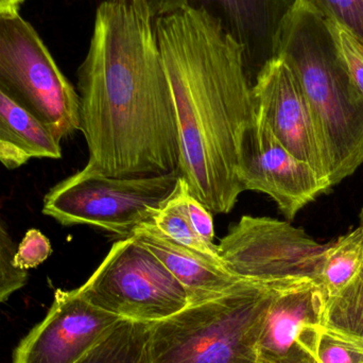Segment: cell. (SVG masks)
I'll return each instance as SVG.
<instances>
[{
    "mask_svg": "<svg viewBox=\"0 0 363 363\" xmlns=\"http://www.w3.org/2000/svg\"><path fill=\"white\" fill-rule=\"evenodd\" d=\"M83 169L113 178L180 174L178 123L147 0H106L79 69Z\"/></svg>",
    "mask_w": 363,
    "mask_h": 363,
    "instance_id": "obj_1",
    "label": "cell"
},
{
    "mask_svg": "<svg viewBox=\"0 0 363 363\" xmlns=\"http://www.w3.org/2000/svg\"><path fill=\"white\" fill-rule=\"evenodd\" d=\"M180 144V176L211 213H228L242 194L241 151L255 123L242 49L216 19L180 9L155 19Z\"/></svg>",
    "mask_w": 363,
    "mask_h": 363,
    "instance_id": "obj_2",
    "label": "cell"
},
{
    "mask_svg": "<svg viewBox=\"0 0 363 363\" xmlns=\"http://www.w3.org/2000/svg\"><path fill=\"white\" fill-rule=\"evenodd\" d=\"M279 57L300 83L328 163L332 186L363 164V94L350 76L323 17L296 4Z\"/></svg>",
    "mask_w": 363,
    "mask_h": 363,
    "instance_id": "obj_3",
    "label": "cell"
},
{
    "mask_svg": "<svg viewBox=\"0 0 363 363\" xmlns=\"http://www.w3.org/2000/svg\"><path fill=\"white\" fill-rule=\"evenodd\" d=\"M279 284L245 281L149 324L150 363H258V338Z\"/></svg>",
    "mask_w": 363,
    "mask_h": 363,
    "instance_id": "obj_4",
    "label": "cell"
},
{
    "mask_svg": "<svg viewBox=\"0 0 363 363\" xmlns=\"http://www.w3.org/2000/svg\"><path fill=\"white\" fill-rule=\"evenodd\" d=\"M0 93L33 115L60 142L80 130V97L18 13L0 15Z\"/></svg>",
    "mask_w": 363,
    "mask_h": 363,
    "instance_id": "obj_5",
    "label": "cell"
},
{
    "mask_svg": "<svg viewBox=\"0 0 363 363\" xmlns=\"http://www.w3.org/2000/svg\"><path fill=\"white\" fill-rule=\"evenodd\" d=\"M180 174L113 178L84 169L51 188L43 213L62 225L95 226L123 238L151 224L174 191Z\"/></svg>",
    "mask_w": 363,
    "mask_h": 363,
    "instance_id": "obj_6",
    "label": "cell"
},
{
    "mask_svg": "<svg viewBox=\"0 0 363 363\" xmlns=\"http://www.w3.org/2000/svg\"><path fill=\"white\" fill-rule=\"evenodd\" d=\"M78 290L102 311L138 323L163 321L189 305L180 281L134 236L114 243Z\"/></svg>",
    "mask_w": 363,
    "mask_h": 363,
    "instance_id": "obj_7",
    "label": "cell"
},
{
    "mask_svg": "<svg viewBox=\"0 0 363 363\" xmlns=\"http://www.w3.org/2000/svg\"><path fill=\"white\" fill-rule=\"evenodd\" d=\"M326 245L287 221L243 216L218 245L225 268L255 283L319 279Z\"/></svg>",
    "mask_w": 363,
    "mask_h": 363,
    "instance_id": "obj_8",
    "label": "cell"
},
{
    "mask_svg": "<svg viewBox=\"0 0 363 363\" xmlns=\"http://www.w3.org/2000/svg\"><path fill=\"white\" fill-rule=\"evenodd\" d=\"M121 320L78 289H57L45 319L15 350L13 363H77Z\"/></svg>",
    "mask_w": 363,
    "mask_h": 363,
    "instance_id": "obj_9",
    "label": "cell"
},
{
    "mask_svg": "<svg viewBox=\"0 0 363 363\" xmlns=\"http://www.w3.org/2000/svg\"><path fill=\"white\" fill-rule=\"evenodd\" d=\"M326 301L313 279L279 283L262 322L258 362H315Z\"/></svg>",
    "mask_w": 363,
    "mask_h": 363,
    "instance_id": "obj_10",
    "label": "cell"
},
{
    "mask_svg": "<svg viewBox=\"0 0 363 363\" xmlns=\"http://www.w3.org/2000/svg\"><path fill=\"white\" fill-rule=\"evenodd\" d=\"M252 89L256 113L294 157L313 168L328 191L333 186L328 163L311 108L294 72L279 57L258 74Z\"/></svg>",
    "mask_w": 363,
    "mask_h": 363,
    "instance_id": "obj_11",
    "label": "cell"
},
{
    "mask_svg": "<svg viewBox=\"0 0 363 363\" xmlns=\"http://www.w3.org/2000/svg\"><path fill=\"white\" fill-rule=\"evenodd\" d=\"M240 182L245 191L268 194L288 220L328 191L313 168L294 157L257 113L241 151Z\"/></svg>",
    "mask_w": 363,
    "mask_h": 363,
    "instance_id": "obj_12",
    "label": "cell"
},
{
    "mask_svg": "<svg viewBox=\"0 0 363 363\" xmlns=\"http://www.w3.org/2000/svg\"><path fill=\"white\" fill-rule=\"evenodd\" d=\"M298 0H186L185 8L202 11L242 49L253 85L267 65L279 57L281 36Z\"/></svg>",
    "mask_w": 363,
    "mask_h": 363,
    "instance_id": "obj_13",
    "label": "cell"
},
{
    "mask_svg": "<svg viewBox=\"0 0 363 363\" xmlns=\"http://www.w3.org/2000/svg\"><path fill=\"white\" fill-rule=\"evenodd\" d=\"M133 236L148 247L180 281L189 305L220 298L245 281L228 271L222 262L168 238L152 224L136 228Z\"/></svg>",
    "mask_w": 363,
    "mask_h": 363,
    "instance_id": "obj_14",
    "label": "cell"
},
{
    "mask_svg": "<svg viewBox=\"0 0 363 363\" xmlns=\"http://www.w3.org/2000/svg\"><path fill=\"white\" fill-rule=\"evenodd\" d=\"M61 157V142L33 115L0 93V163L16 169L32 159Z\"/></svg>",
    "mask_w": 363,
    "mask_h": 363,
    "instance_id": "obj_15",
    "label": "cell"
},
{
    "mask_svg": "<svg viewBox=\"0 0 363 363\" xmlns=\"http://www.w3.org/2000/svg\"><path fill=\"white\" fill-rule=\"evenodd\" d=\"M363 262V213L359 225L328 243L318 284L328 298L337 296L355 277Z\"/></svg>",
    "mask_w": 363,
    "mask_h": 363,
    "instance_id": "obj_16",
    "label": "cell"
},
{
    "mask_svg": "<svg viewBox=\"0 0 363 363\" xmlns=\"http://www.w3.org/2000/svg\"><path fill=\"white\" fill-rule=\"evenodd\" d=\"M149 324L121 320L77 363H150Z\"/></svg>",
    "mask_w": 363,
    "mask_h": 363,
    "instance_id": "obj_17",
    "label": "cell"
},
{
    "mask_svg": "<svg viewBox=\"0 0 363 363\" xmlns=\"http://www.w3.org/2000/svg\"><path fill=\"white\" fill-rule=\"evenodd\" d=\"M323 328L363 341V262L353 279L326 301Z\"/></svg>",
    "mask_w": 363,
    "mask_h": 363,
    "instance_id": "obj_18",
    "label": "cell"
},
{
    "mask_svg": "<svg viewBox=\"0 0 363 363\" xmlns=\"http://www.w3.org/2000/svg\"><path fill=\"white\" fill-rule=\"evenodd\" d=\"M151 224L179 245L222 262L218 245L207 242L201 238L188 221L182 206L180 194L176 187L163 206L157 211Z\"/></svg>",
    "mask_w": 363,
    "mask_h": 363,
    "instance_id": "obj_19",
    "label": "cell"
},
{
    "mask_svg": "<svg viewBox=\"0 0 363 363\" xmlns=\"http://www.w3.org/2000/svg\"><path fill=\"white\" fill-rule=\"evenodd\" d=\"M298 4L336 21L363 43V0H298Z\"/></svg>",
    "mask_w": 363,
    "mask_h": 363,
    "instance_id": "obj_20",
    "label": "cell"
},
{
    "mask_svg": "<svg viewBox=\"0 0 363 363\" xmlns=\"http://www.w3.org/2000/svg\"><path fill=\"white\" fill-rule=\"evenodd\" d=\"M317 359L320 363H363V341L322 326Z\"/></svg>",
    "mask_w": 363,
    "mask_h": 363,
    "instance_id": "obj_21",
    "label": "cell"
},
{
    "mask_svg": "<svg viewBox=\"0 0 363 363\" xmlns=\"http://www.w3.org/2000/svg\"><path fill=\"white\" fill-rule=\"evenodd\" d=\"M325 21L350 76L363 94V43L336 21Z\"/></svg>",
    "mask_w": 363,
    "mask_h": 363,
    "instance_id": "obj_22",
    "label": "cell"
},
{
    "mask_svg": "<svg viewBox=\"0 0 363 363\" xmlns=\"http://www.w3.org/2000/svg\"><path fill=\"white\" fill-rule=\"evenodd\" d=\"M15 252L16 247L0 221V303L8 300L27 283V271L15 267Z\"/></svg>",
    "mask_w": 363,
    "mask_h": 363,
    "instance_id": "obj_23",
    "label": "cell"
},
{
    "mask_svg": "<svg viewBox=\"0 0 363 363\" xmlns=\"http://www.w3.org/2000/svg\"><path fill=\"white\" fill-rule=\"evenodd\" d=\"M176 188L180 194L184 213L196 234L207 242L213 243L215 228H213L211 211L198 199L192 196L189 186L183 177H179Z\"/></svg>",
    "mask_w": 363,
    "mask_h": 363,
    "instance_id": "obj_24",
    "label": "cell"
},
{
    "mask_svg": "<svg viewBox=\"0 0 363 363\" xmlns=\"http://www.w3.org/2000/svg\"><path fill=\"white\" fill-rule=\"evenodd\" d=\"M52 253L50 240L36 228L26 233L23 240L17 247L14 256V264L21 270L28 271L36 268Z\"/></svg>",
    "mask_w": 363,
    "mask_h": 363,
    "instance_id": "obj_25",
    "label": "cell"
},
{
    "mask_svg": "<svg viewBox=\"0 0 363 363\" xmlns=\"http://www.w3.org/2000/svg\"><path fill=\"white\" fill-rule=\"evenodd\" d=\"M155 19L185 8L186 0H147Z\"/></svg>",
    "mask_w": 363,
    "mask_h": 363,
    "instance_id": "obj_26",
    "label": "cell"
},
{
    "mask_svg": "<svg viewBox=\"0 0 363 363\" xmlns=\"http://www.w3.org/2000/svg\"><path fill=\"white\" fill-rule=\"evenodd\" d=\"M25 0H0V15L18 13V8Z\"/></svg>",
    "mask_w": 363,
    "mask_h": 363,
    "instance_id": "obj_27",
    "label": "cell"
},
{
    "mask_svg": "<svg viewBox=\"0 0 363 363\" xmlns=\"http://www.w3.org/2000/svg\"><path fill=\"white\" fill-rule=\"evenodd\" d=\"M313 363H320V362H318V359H315V362H313Z\"/></svg>",
    "mask_w": 363,
    "mask_h": 363,
    "instance_id": "obj_28",
    "label": "cell"
},
{
    "mask_svg": "<svg viewBox=\"0 0 363 363\" xmlns=\"http://www.w3.org/2000/svg\"><path fill=\"white\" fill-rule=\"evenodd\" d=\"M258 363H259V362H258Z\"/></svg>",
    "mask_w": 363,
    "mask_h": 363,
    "instance_id": "obj_29",
    "label": "cell"
}]
</instances>
